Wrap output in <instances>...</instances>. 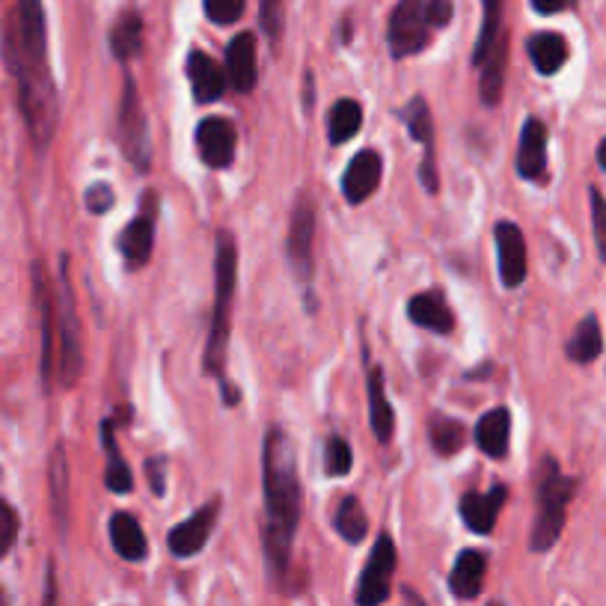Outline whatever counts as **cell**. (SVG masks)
I'll list each match as a JSON object with an SVG mask.
<instances>
[{
  "label": "cell",
  "instance_id": "6da1fadb",
  "mask_svg": "<svg viewBox=\"0 0 606 606\" xmlns=\"http://www.w3.org/2000/svg\"><path fill=\"white\" fill-rule=\"evenodd\" d=\"M3 63L19 83V108L37 152H46L57 128V90L48 69V30L42 0H16L3 21Z\"/></svg>",
  "mask_w": 606,
  "mask_h": 606
},
{
  "label": "cell",
  "instance_id": "7a4b0ae2",
  "mask_svg": "<svg viewBox=\"0 0 606 606\" xmlns=\"http://www.w3.org/2000/svg\"><path fill=\"white\" fill-rule=\"evenodd\" d=\"M265 556L277 579L286 577L295 535L300 524V479L289 435L274 426L265 437Z\"/></svg>",
  "mask_w": 606,
  "mask_h": 606
},
{
  "label": "cell",
  "instance_id": "3957f363",
  "mask_svg": "<svg viewBox=\"0 0 606 606\" xmlns=\"http://www.w3.org/2000/svg\"><path fill=\"white\" fill-rule=\"evenodd\" d=\"M238 277V247L232 232L218 236V256H215V312H211L209 339H206V375L223 380L227 371V342L232 327V298H236Z\"/></svg>",
  "mask_w": 606,
  "mask_h": 606
},
{
  "label": "cell",
  "instance_id": "277c9868",
  "mask_svg": "<svg viewBox=\"0 0 606 606\" xmlns=\"http://www.w3.org/2000/svg\"><path fill=\"white\" fill-rule=\"evenodd\" d=\"M538 470H542V479H538V515H535L529 547L535 553H547L553 544L559 542L562 529H565V515H568V503L574 497V490H577V481L568 479L553 458H544Z\"/></svg>",
  "mask_w": 606,
  "mask_h": 606
},
{
  "label": "cell",
  "instance_id": "5b68a950",
  "mask_svg": "<svg viewBox=\"0 0 606 606\" xmlns=\"http://www.w3.org/2000/svg\"><path fill=\"white\" fill-rule=\"evenodd\" d=\"M54 334H57V362H60V384L74 387L81 378L83 354H81V327L74 312L72 282H69V259L60 262V280L54 291Z\"/></svg>",
  "mask_w": 606,
  "mask_h": 606
},
{
  "label": "cell",
  "instance_id": "8992f818",
  "mask_svg": "<svg viewBox=\"0 0 606 606\" xmlns=\"http://www.w3.org/2000/svg\"><path fill=\"white\" fill-rule=\"evenodd\" d=\"M117 140L119 149L128 161L135 163L137 170H149L152 161V143H149V128H146V113L140 105V92L131 78H126V90L119 101V119H117Z\"/></svg>",
  "mask_w": 606,
  "mask_h": 606
},
{
  "label": "cell",
  "instance_id": "52a82bcc",
  "mask_svg": "<svg viewBox=\"0 0 606 606\" xmlns=\"http://www.w3.org/2000/svg\"><path fill=\"white\" fill-rule=\"evenodd\" d=\"M396 544L389 535H380L375 542V550L369 553V562L357 583V606H380L387 604L393 592V574H396Z\"/></svg>",
  "mask_w": 606,
  "mask_h": 606
},
{
  "label": "cell",
  "instance_id": "ba28073f",
  "mask_svg": "<svg viewBox=\"0 0 606 606\" xmlns=\"http://www.w3.org/2000/svg\"><path fill=\"white\" fill-rule=\"evenodd\" d=\"M428 46L426 0H398L389 19V51L396 60L419 54Z\"/></svg>",
  "mask_w": 606,
  "mask_h": 606
},
{
  "label": "cell",
  "instance_id": "9c48e42d",
  "mask_svg": "<svg viewBox=\"0 0 606 606\" xmlns=\"http://www.w3.org/2000/svg\"><path fill=\"white\" fill-rule=\"evenodd\" d=\"M312 241H316V206L309 197H300L295 211H291L286 256H289L295 277L304 282L312 277Z\"/></svg>",
  "mask_w": 606,
  "mask_h": 606
},
{
  "label": "cell",
  "instance_id": "30bf717a",
  "mask_svg": "<svg viewBox=\"0 0 606 606\" xmlns=\"http://www.w3.org/2000/svg\"><path fill=\"white\" fill-rule=\"evenodd\" d=\"M197 152L211 170H227L236 158V126L223 117L202 119L197 128Z\"/></svg>",
  "mask_w": 606,
  "mask_h": 606
},
{
  "label": "cell",
  "instance_id": "8fae6325",
  "mask_svg": "<svg viewBox=\"0 0 606 606\" xmlns=\"http://www.w3.org/2000/svg\"><path fill=\"white\" fill-rule=\"evenodd\" d=\"M218 511H220V503L218 499H211L209 506L199 508L197 515L188 517V520H181L179 526H172L170 538H167L172 556H179V559L197 556V553L209 544L211 529H215V524H218Z\"/></svg>",
  "mask_w": 606,
  "mask_h": 606
},
{
  "label": "cell",
  "instance_id": "7c38bea8",
  "mask_svg": "<svg viewBox=\"0 0 606 606\" xmlns=\"http://www.w3.org/2000/svg\"><path fill=\"white\" fill-rule=\"evenodd\" d=\"M33 295L39 304V318H42V380L51 387L54 378V360H57V334H54V289L48 282L46 265L33 262Z\"/></svg>",
  "mask_w": 606,
  "mask_h": 606
},
{
  "label": "cell",
  "instance_id": "4fadbf2b",
  "mask_svg": "<svg viewBox=\"0 0 606 606\" xmlns=\"http://www.w3.org/2000/svg\"><path fill=\"white\" fill-rule=\"evenodd\" d=\"M494 241H497V254H499V280L508 289H517L520 282L526 280V241L524 232L517 223H497L494 229Z\"/></svg>",
  "mask_w": 606,
  "mask_h": 606
},
{
  "label": "cell",
  "instance_id": "5bb4252c",
  "mask_svg": "<svg viewBox=\"0 0 606 606\" xmlns=\"http://www.w3.org/2000/svg\"><path fill=\"white\" fill-rule=\"evenodd\" d=\"M401 122L410 128L414 140L426 146V161H423V170H419V179L431 193L437 190V172H435V122H431V110H428V101L423 96L408 101V108H401Z\"/></svg>",
  "mask_w": 606,
  "mask_h": 606
},
{
  "label": "cell",
  "instance_id": "9a60e30c",
  "mask_svg": "<svg viewBox=\"0 0 606 606\" xmlns=\"http://www.w3.org/2000/svg\"><path fill=\"white\" fill-rule=\"evenodd\" d=\"M515 167L520 172V179L526 181H538L547 176V126L542 119L529 117L520 128Z\"/></svg>",
  "mask_w": 606,
  "mask_h": 606
},
{
  "label": "cell",
  "instance_id": "2e32d148",
  "mask_svg": "<svg viewBox=\"0 0 606 606\" xmlns=\"http://www.w3.org/2000/svg\"><path fill=\"white\" fill-rule=\"evenodd\" d=\"M380 172H384V161H380L378 152H371V149L357 152L342 176V197L351 206H362L378 190Z\"/></svg>",
  "mask_w": 606,
  "mask_h": 606
},
{
  "label": "cell",
  "instance_id": "e0dca14e",
  "mask_svg": "<svg viewBox=\"0 0 606 606\" xmlns=\"http://www.w3.org/2000/svg\"><path fill=\"white\" fill-rule=\"evenodd\" d=\"M185 72H188L190 90H193V99H197L199 105L218 101L229 87L227 69L215 63V60H211L209 54H202V51H190L188 63H185Z\"/></svg>",
  "mask_w": 606,
  "mask_h": 606
},
{
  "label": "cell",
  "instance_id": "ac0fdd59",
  "mask_svg": "<svg viewBox=\"0 0 606 606\" xmlns=\"http://www.w3.org/2000/svg\"><path fill=\"white\" fill-rule=\"evenodd\" d=\"M506 485H497L488 494H464L461 499V517L464 526L476 535H488L494 533V526H497V517L506 506Z\"/></svg>",
  "mask_w": 606,
  "mask_h": 606
},
{
  "label": "cell",
  "instance_id": "d6986e66",
  "mask_svg": "<svg viewBox=\"0 0 606 606\" xmlns=\"http://www.w3.org/2000/svg\"><path fill=\"white\" fill-rule=\"evenodd\" d=\"M256 37L254 33H238L227 46V81L241 96L256 87Z\"/></svg>",
  "mask_w": 606,
  "mask_h": 606
},
{
  "label": "cell",
  "instance_id": "ffe728a7",
  "mask_svg": "<svg viewBox=\"0 0 606 606\" xmlns=\"http://www.w3.org/2000/svg\"><path fill=\"white\" fill-rule=\"evenodd\" d=\"M408 318L414 325L426 327L431 334L449 336L455 327V316L449 304L444 300L440 291H423V295H414L408 304Z\"/></svg>",
  "mask_w": 606,
  "mask_h": 606
},
{
  "label": "cell",
  "instance_id": "44dd1931",
  "mask_svg": "<svg viewBox=\"0 0 606 606\" xmlns=\"http://www.w3.org/2000/svg\"><path fill=\"white\" fill-rule=\"evenodd\" d=\"M110 544L113 550L122 556L126 562H143L146 553H149V544H146L143 526L137 517H131L128 511H113L110 515Z\"/></svg>",
  "mask_w": 606,
  "mask_h": 606
},
{
  "label": "cell",
  "instance_id": "7402d4cb",
  "mask_svg": "<svg viewBox=\"0 0 606 606\" xmlns=\"http://www.w3.org/2000/svg\"><path fill=\"white\" fill-rule=\"evenodd\" d=\"M152 245H155V220H152V209L135 218L122 229V236H119V254L126 256L128 268H140V265L149 262V256H152Z\"/></svg>",
  "mask_w": 606,
  "mask_h": 606
},
{
  "label": "cell",
  "instance_id": "603a6c76",
  "mask_svg": "<svg viewBox=\"0 0 606 606\" xmlns=\"http://www.w3.org/2000/svg\"><path fill=\"white\" fill-rule=\"evenodd\" d=\"M485 570H488L485 553L464 550L461 556L455 559V568L453 574H449V588H453V595L464 597V600H473V597L481 592V586H485Z\"/></svg>",
  "mask_w": 606,
  "mask_h": 606
},
{
  "label": "cell",
  "instance_id": "cb8c5ba5",
  "mask_svg": "<svg viewBox=\"0 0 606 606\" xmlns=\"http://www.w3.org/2000/svg\"><path fill=\"white\" fill-rule=\"evenodd\" d=\"M369 426L371 435L378 444H389L393 431H396V410L387 401V389H384V371H369Z\"/></svg>",
  "mask_w": 606,
  "mask_h": 606
},
{
  "label": "cell",
  "instance_id": "d4e9b609",
  "mask_svg": "<svg viewBox=\"0 0 606 606\" xmlns=\"http://www.w3.org/2000/svg\"><path fill=\"white\" fill-rule=\"evenodd\" d=\"M511 437V414L506 408L488 410L476 426V444L488 458H506Z\"/></svg>",
  "mask_w": 606,
  "mask_h": 606
},
{
  "label": "cell",
  "instance_id": "484cf974",
  "mask_svg": "<svg viewBox=\"0 0 606 606\" xmlns=\"http://www.w3.org/2000/svg\"><path fill=\"white\" fill-rule=\"evenodd\" d=\"M143 48V19L137 12H122L110 28V51L117 60L128 63Z\"/></svg>",
  "mask_w": 606,
  "mask_h": 606
},
{
  "label": "cell",
  "instance_id": "4316f807",
  "mask_svg": "<svg viewBox=\"0 0 606 606\" xmlns=\"http://www.w3.org/2000/svg\"><path fill=\"white\" fill-rule=\"evenodd\" d=\"M526 51H529V60L542 74H556L568 60V42L559 33H535Z\"/></svg>",
  "mask_w": 606,
  "mask_h": 606
},
{
  "label": "cell",
  "instance_id": "83f0119b",
  "mask_svg": "<svg viewBox=\"0 0 606 606\" xmlns=\"http://www.w3.org/2000/svg\"><path fill=\"white\" fill-rule=\"evenodd\" d=\"M48 485H51V506H54V517L60 533L66 526V515H69V461H66L63 444L54 446L51 461H48Z\"/></svg>",
  "mask_w": 606,
  "mask_h": 606
},
{
  "label": "cell",
  "instance_id": "f1b7e54d",
  "mask_svg": "<svg viewBox=\"0 0 606 606\" xmlns=\"http://www.w3.org/2000/svg\"><path fill=\"white\" fill-rule=\"evenodd\" d=\"M604 351V334H600V321L595 316H586L577 325L574 336L565 345V354H568L574 362H592L600 357Z\"/></svg>",
  "mask_w": 606,
  "mask_h": 606
},
{
  "label": "cell",
  "instance_id": "f546056e",
  "mask_svg": "<svg viewBox=\"0 0 606 606\" xmlns=\"http://www.w3.org/2000/svg\"><path fill=\"white\" fill-rule=\"evenodd\" d=\"M362 126V108L354 99H339L330 108V117H327V137L330 143L342 146L348 143Z\"/></svg>",
  "mask_w": 606,
  "mask_h": 606
},
{
  "label": "cell",
  "instance_id": "4dcf8cb0",
  "mask_svg": "<svg viewBox=\"0 0 606 606\" xmlns=\"http://www.w3.org/2000/svg\"><path fill=\"white\" fill-rule=\"evenodd\" d=\"M101 440H105V453H108L105 485H108L110 494H128V490L135 488V479H131V470H128V464L119 455L117 437H113V423L110 419H105V426H101Z\"/></svg>",
  "mask_w": 606,
  "mask_h": 606
},
{
  "label": "cell",
  "instance_id": "1f68e13d",
  "mask_svg": "<svg viewBox=\"0 0 606 606\" xmlns=\"http://www.w3.org/2000/svg\"><path fill=\"white\" fill-rule=\"evenodd\" d=\"M334 529L342 535L348 544H360L366 535H369V517L362 511L360 499L357 497H345L339 503L334 515Z\"/></svg>",
  "mask_w": 606,
  "mask_h": 606
},
{
  "label": "cell",
  "instance_id": "d6a6232c",
  "mask_svg": "<svg viewBox=\"0 0 606 606\" xmlns=\"http://www.w3.org/2000/svg\"><path fill=\"white\" fill-rule=\"evenodd\" d=\"M481 3H485V21H481L479 42H476V51H473V63L476 66L485 63L494 46L503 39L499 28H503V3L506 0H481Z\"/></svg>",
  "mask_w": 606,
  "mask_h": 606
},
{
  "label": "cell",
  "instance_id": "836d02e7",
  "mask_svg": "<svg viewBox=\"0 0 606 606\" xmlns=\"http://www.w3.org/2000/svg\"><path fill=\"white\" fill-rule=\"evenodd\" d=\"M481 101L485 105H497L499 92H503V72H506V39H499L490 57L481 63Z\"/></svg>",
  "mask_w": 606,
  "mask_h": 606
},
{
  "label": "cell",
  "instance_id": "e575fe53",
  "mask_svg": "<svg viewBox=\"0 0 606 606\" xmlns=\"http://www.w3.org/2000/svg\"><path fill=\"white\" fill-rule=\"evenodd\" d=\"M464 444H467V428L458 419L437 417L431 423V446H435L437 455L461 453Z\"/></svg>",
  "mask_w": 606,
  "mask_h": 606
},
{
  "label": "cell",
  "instance_id": "d590c367",
  "mask_svg": "<svg viewBox=\"0 0 606 606\" xmlns=\"http://www.w3.org/2000/svg\"><path fill=\"white\" fill-rule=\"evenodd\" d=\"M351 464H354V453L351 446L345 444L342 437H330L325 446V473L327 476H334V479H339V476H348L351 473Z\"/></svg>",
  "mask_w": 606,
  "mask_h": 606
},
{
  "label": "cell",
  "instance_id": "8d00e7d4",
  "mask_svg": "<svg viewBox=\"0 0 606 606\" xmlns=\"http://www.w3.org/2000/svg\"><path fill=\"white\" fill-rule=\"evenodd\" d=\"M247 10V0H202V12H206V19L211 24H220V28H227V24H236Z\"/></svg>",
  "mask_w": 606,
  "mask_h": 606
},
{
  "label": "cell",
  "instance_id": "74e56055",
  "mask_svg": "<svg viewBox=\"0 0 606 606\" xmlns=\"http://www.w3.org/2000/svg\"><path fill=\"white\" fill-rule=\"evenodd\" d=\"M19 511L7 503V499H0V562L10 556V550L19 542Z\"/></svg>",
  "mask_w": 606,
  "mask_h": 606
},
{
  "label": "cell",
  "instance_id": "f35d334b",
  "mask_svg": "<svg viewBox=\"0 0 606 606\" xmlns=\"http://www.w3.org/2000/svg\"><path fill=\"white\" fill-rule=\"evenodd\" d=\"M259 24L265 37L277 42L282 33V0H259Z\"/></svg>",
  "mask_w": 606,
  "mask_h": 606
},
{
  "label": "cell",
  "instance_id": "ab89813d",
  "mask_svg": "<svg viewBox=\"0 0 606 606\" xmlns=\"http://www.w3.org/2000/svg\"><path fill=\"white\" fill-rule=\"evenodd\" d=\"M592 220H595V238H597V250L606 259V199L597 188H592Z\"/></svg>",
  "mask_w": 606,
  "mask_h": 606
},
{
  "label": "cell",
  "instance_id": "60d3db41",
  "mask_svg": "<svg viewBox=\"0 0 606 606\" xmlns=\"http://www.w3.org/2000/svg\"><path fill=\"white\" fill-rule=\"evenodd\" d=\"M87 209L92 215H105L108 209H113V190H110V185H105V181L90 185V190H87Z\"/></svg>",
  "mask_w": 606,
  "mask_h": 606
},
{
  "label": "cell",
  "instance_id": "b9f144b4",
  "mask_svg": "<svg viewBox=\"0 0 606 606\" xmlns=\"http://www.w3.org/2000/svg\"><path fill=\"white\" fill-rule=\"evenodd\" d=\"M428 28H446L453 21V0H426Z\"/></svg>",
  "mask_w": 606,
  "mask_h": 606
},
{
  "label": "cell",
  "instance_id": "7bdbcfd3",
  "mask_svg": "<svg viewBox=\"0 0 606 606\" xmlns=\"http://www.w3.org/2000/svg\"><path fill=\"white\" fill-rule=\"evenodd\" d=\"M42 606H60V592H57V568H54V562H48L46 595H42Z\"/></svg>",
  "mask_w": 606,
  "mask_h": 606
},
{
  "label": "cell",
  "instance_id": "ee69618b",
  "mask_svg": "<svg viewBox=\"0 0 606 606\" xmlns=\"http://www.w3.org/2000/svg\"><path fill=\"white\" fill-rule=\"evenodd\" d=\"M146 470H149V481H152L155 497H163V490H167V481H163V458H152V461L146 464Z\"/></svg>",
  "mask_w": 606,
  "mask_h": 606
},
{
  "label": "cell",
  "instance_id": "f6af8a7d",
  "mask_svg": "<svg viewBox=\"0 0 606 606\" xmlns=\"http://www.w3.org/2000/svg\"><path fill=\"white\" fill-rule=\"evenodd\" d=\"M568 3L574 0H533L535 12H542V16H553V12H562Z\"/></svg>",
  "mask_w": 606,
  "mask_h": 606
},
{
  "label": "cell",
  "instance_id": "bcb514c9",
  "mask_svg": "<svg viewBox=\"0 0 606 606\" xmlns=\"http://www.w3.org/2000/svg\"><path fill=\"white\" fill-rule=\"evenodd\" d=\"M597 163H600V170L606 172V140L597 146Z\"/></svg>",
  "mask_w": 606,
  "mask_h": 606
},
{
  "label": "cell",
  "instance_id": "7dc6e473",
  "mask_svg": "<svg viewBox=\"0 0 606 606\" xmlns=\"http://www.w3.org/2000/svg\"><path fill=\"white\" fill-rule=\"evenodd\" d=\"M0 606H10V595L3 592V586H0Z\"/></svg>",
  "mask_w": 606,
  "mask_h": 606
},
{
  "label": "cell",
  "instance_id": "c3c4849f",
  "mask_svg": "<svg viewBox=\"0 0 606 606\" xmlns=\"http://www.w3.org/2000/svg\"><path fill=\"white\" fill-rule=\"evenodd\" d=\"M490 606H499V604H490Z\"/></svg>",
  "mask_w": 606,
  "mask_h": 606
}]
</instances>
